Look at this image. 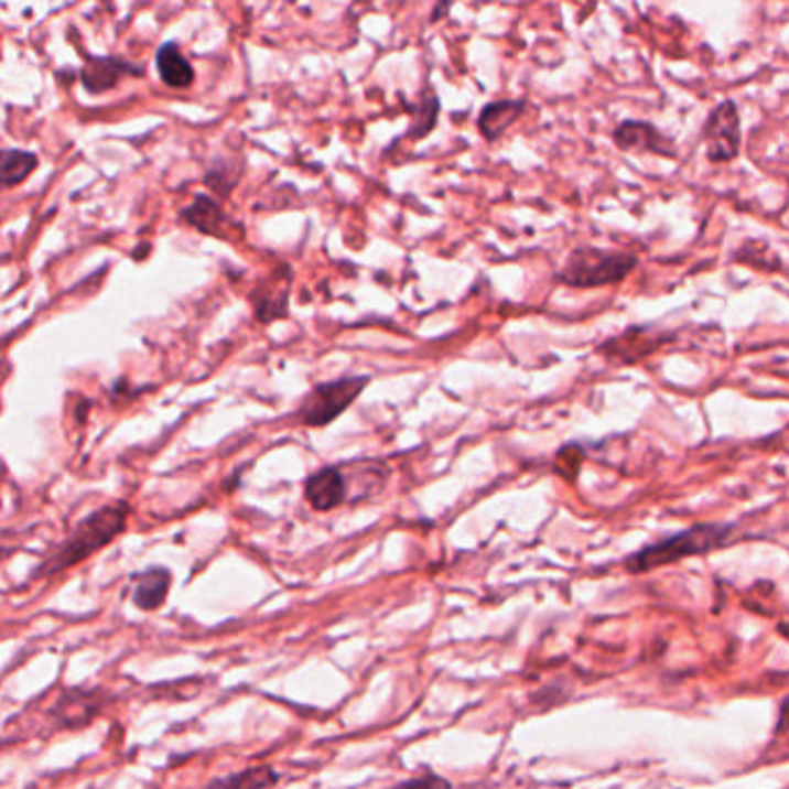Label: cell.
<instances>
[{"mask_svg":"<svg viewBox=\"0 0 789 789\" xmlns=\"http://www.w3.org/2000/svg\"><path fill=\"white\" fill-rule=\"evenodd\" d=\"M128 517H130V505L126 500H114L102 505L96 512L88 515L86 519H82L77 523V528L69 532V538H65L46 559L33 570V576L44 579V576H54L58 572H65L67 568H73L82 561H86L88 555L98 553L102 547H107L114 538H119L121 532L128 526Z\"/></svg>","mask_w":789,"mask_h":789,"instance_id":"obj_1","label":"cell"},{"mask_svg":"<svg viewBox=\"0 0 789 789\" xmlns=\"http://www.w3.org/2000/svg\"><path fill=\"white\" fill-rule=\"evenodd\" d=\"M729 530H732L729 526H717V523L692 526L679 532V536L664 538L656 544H648L641 551L633 553L630 559L625 561V568H628V572L633 574H644L690 559V555L715 551L729 542Z\"/></svg>","mask_w":789,"mask_h":789,"instance_id":"obj_2","label":"cell"},{"mask_svg":"<svg viewBox=\"0 0 789 789\" xmlns=\"http://www.w3.org/2000/svg\"><path fill=\"white\" fill-rule=\"evenodd\" d=\"M639 264L635 252L602 250L595 246H579L572 250L565 267L555 273L561 283L579 290L605 288L625 281Z\"/></svg>","mask_w":789,"mask_h":789,"instance_id":"obj_3","label":"cell"},{"mask_svg":"<svg viewBox=\"0 0 789 789\" xmlns=\"http://www.w3.org/2000/svg\"><path fill=\"white\" fill-rule=\"evenodd\" d=\"M366 385H368L366 376H355V378H338L313 387L309 397L301 401L296 410V420L304 426H313V429L332 424L357 401Z\"/></svg>","mask_w":789,"mask_h":789,"instance_id":"obj_4","label":"cell"},{"mask_svg":"<svg viewBox=\"0 0 789 789\" xmlns=\"http://www.w3.org/2000/svg\"><path fill=\"white\" fill-rule=\"evenodd\" d=\"M702 139L706 147V158L717 162V165H725V162H732L738 155L744 134H741V114L734 100H725L711 109Z\"/></svg>","mask_w":789,"mask_h":789,"instance_id":"obj_5","label":"cell"},{"mask_svg":"<svg viewBox=\"0 0 789 789\" xmlns=\"http://www.w3.org/2000/svg\"><path fill=\"white\" fill-rule=\"evenodd\" d=\"M669 338H671L669 334L653 332L648 327H633L628 332H623L620 336L602 343L599 353L616 364H637L639 359L653 355Z\"/></svg>","mask_w":789,"mask_h":789,"instance_id":"obj_6","label":"cell"},{"mask_svg":"<svg viewBox=\"0 0 789 789\" xmlns=\"http://www.w3.org/2000/svg\"><path fill=\"white\" fill-rule=\"evenodd\" d=\"M614 144L628 153H656L664 158H677L674 142L664 137L648 121H623L614 130Z\"/></svg>","mask_w":789,"mask_h":789,"instance_id":"obj_7","label":"cell"},{"mask_svg":"<svg viewBox=\"0 0 789 789\" xmlns=\"http://www.w3.org/2000/svg\"><path fill=\"white\" fill-rule=\"evenodd\" d=\"M304 494L315 512H332L347 500V475L343 468H322L306 479Z\"/></svg>","mask_w":789,"mask_h":789,"instance_id":"obj_8","label":"cell"},{"mask_svg":"<svg viewBox=\"0 0 789 789\" xmlns=\"http://www.w3.org/2000/svg\"><path fill=\"white\" fill-rule=\"evenodd\" d=\"M144 69L116 56H93L82 67L79 79L88 93H107L128 75H142Z\"/></svg>","mask_w":789,"mask_h":789,"instance_id":"obj_9","label":"cell"},{"mask_svg":"<svg viewBox=\"0 0 789 789\" xmlns=\"http://www.w3.org/2000/svg\"><path fill=\"white\" fill-rule=\"evenodd\" d=\"M526 111V100H496L489 102L477 119V128L486 142H496L509 128H512Z\"/></svg>","mask_w":789,"mask_h":789,"instance_id":"obj_10","label":"cell"},{"mask_svg":"<svg viewBox=\"0 0 789 789\" xmlns=\"http://www.w3.org/2000/svg\"><path fill=\"white\" fill-rule=\"evenodd\" d=\"M172 572L165 568H151L144 574L137 576L132 588V605L142 612H155L170 595Z\"/></svg>","mask_w":789,"mask_h":789,"instance_id":"obj_11","label":"cell"},{"mask_svg":"<svg viewBox=\"0 0 789 789\" xmlns=\"http://www.w3.org/2000/svg\"><path fill=\"white\" fill-rule=\"evenodd\" d=\"M288 294H290V273L285 278H271V283H262L250 294L255 315L260 322H273L288 317Z\"/></svg>","mask_w":789,"mask_h":789,"instance_id":"obj_12","label":"cell"},{"mask_svg":"<svg viewBox=\"0 0 789 789\" xmlns=\"http://www.w3.org/2000/svg\"><path fill=\"white\" fill-rule=\"evenodd\" d=\"M183 218L188 220L197 231L208 237L225 239L229 235V218L223 208L206 195H197L191 206L183 208Z\"/></svg>","mask_w":789,"mask_h":789,"instance_id":"obj_13","label":"cell"},{"mask_svg":"<svg viewBox=\"0 0 789 789\" xmlns=\"http://www.w3.org/2000/svg\"><path fill=\"white\" fill-rule=\"evenodd\" d=\"M102 709V698L98 692H84L73 690L63 694V700L56 704V715L61 721V727H82L90 717H96Z\"/></svg>","mask_w":789,"mask_h":789,"instance_id":"obj_14","label":"cell"},{"mask_svg":"<svg viewBox=\"0 0 789 789\" xmlns=\"http://www.w3.org/2000/svg\"><path fill=\"white\" fill-rule=\"evenodd\" d=\"M155 67H158L160 79L172 88H188L195 79L193 65L188 63V58L181 54V50L174 42H167L160 46L155 54Z\"/></svg>","mask_w":789,"mask_h":789,"instance_id":"obj_15","label":"cell"},{"mask_svg":"<svg viewBox=\"0 0 789 789\" xmlns=\"http://www.w3.org/2000/svg\"><path fill=\"white\" fill-rule=\"evenodd\" d=\"M37 167V155L23 149L0 151V191H8L26 181Z\"/></svg>","mask_w":789,"mask_h":789,"instance_id":"obj_16","label":"cell"},{"mask_svg":"<svg viewBox=\"0 0 789 789\" xmlns=\"http://www.w3.org/2000/svg\"><path fill=\"white\" fill-rule=\"evenodd\" d=\"M437 111H440V100L433 93V88L429 86L422 98L417 100V105L412 107V121H410V128H408V139H424L433 132L435 123H437Z\"/></svg>","mask_w":789,"mask_h":789,"instance_id":"obj_17","label":"cell"},{"mask_svg":"<svg viewBox=\"0 0 789 789\" xmlns=\"http://www.w3.org/2000/svg\"><path fill=\"white\" fill-rule=\"evenodd\" d=\"M278 776L271 769H248L237 776H227L223 780H216L214 785H235V787H269L275 785Z\"/></svg>","mask_w":789,"mask_h":789,"instance_id":"obj_18","label":"cell"},{"mask_svg":"<svg viewBox=\"0 0 789 789\" xmlns=\"http://www.w3.org/2000/svg\"><path fill=\"white\" fill-rule=\"evenodd\" d=\"M582 463H584V452L582 447L576 445H568L559 452V458H555V471H559L565 479L574 482L579 471H582Z\"/></svg>","mask_w":789,"mask_h":789,"instance_id":"obj_19","label":"cell"},{"mask_svg":"<svg viewBox=\"0 0 789 789\" xmlns=\"http://www.w3.org/2000/svg\"><path fill=\"white\" fill-rule=\"evenodd\" d=\"M454 3H456V0H435V6H433L431 17H429V23L443 21V19L450 14V10H452V6H454Z\"/></svg>","mask_w":789,"mask_h":789,"instance_id":"obj_20","label":"cell"},{"mask_svg":"<svg viewBox=\"0 0 789 789\" xmlns=\"http://www.w3.org/2000/svg\"><path fill=\"white\" fill-rule=\"evenodd\" d=\"M447 785V780H443V778H417V780H412L410 785Z\"/></svg>","mask_w":789,"mask_h":789,"instance_id":"obj_21","label":"cell"},{"mask_svg":"<svg viewBox=\"0 0 789 789\" xmlns=\"http://www.w3.org/2000/svg\"><path fill=\"white\" fill-rule=\"evenodd\" d=\"M12 553H14L12 547H0V561H6L8 555H12Z\"/></svg>","mask_w":789,"mask_h":789,"instance_id":"obj_22","label":"cell"}]
</instances>
